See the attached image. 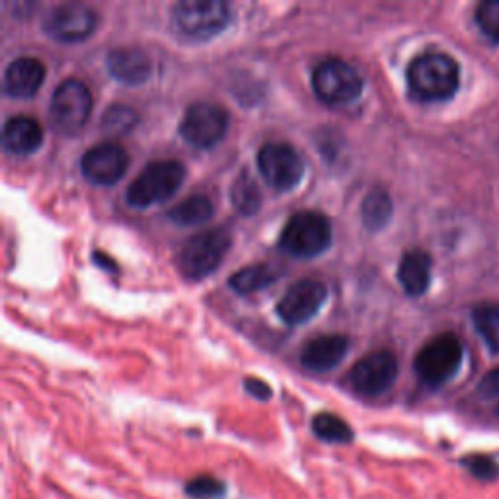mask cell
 Returning <instances> with one entry per match:
<instances>
[{
	"mask_svg": "<svg viewBox=\"0 0 499 499\" xmlns=\"http://www.w3.org/2000/svg\"><path fill=\"white\" fill-rule=\"evenodd\" d=\"M405 78L418 100L445 102L453 98L461 86V69L453 57L429 51L410 62Z\"/></svg>",
	"mask_w": 499,
	"mask_h": 499,
	"instance_id": "6da1fadb",
	"label": "cell"
},
{
	"mask_svg": "<svg viewBox=\"0 0 499 499\" xmlns=\"http://www.w3.org/2000/svg\"><path fill=\"white\" fill-rule=\"evenodd\" d=\"M185 180V168L178 160H159L151 162L137 178H135L127 192L125 201L135 209H147L156 203L168 201L178 192Z\"/></svg>",
	"mask_w": 499,
	"mask_h": 499,
	"instance_id": "7a4b0ae2",
	"label": "cell"
},
{
	"mask_svg": "<svg viewBox=\"0 0 499 499\" xmlns=\"http://www.w3.org/2000/svg\"><path fill=\"white\" fill-rule=\"evenodd\" d=\"M331 244V225L318 211H300L283 226L279 246L295 258H316Z\"/></svg>",
	"mask_w": 499,
	"mask_h": 499,
	"instance_id": "3957f363",
	"label": "cell"
},
{
	"mask_svg": "<svg viewBox=\"0 0 499 499\" xmlns=\"http://www.w3.org/2000/svg\"><path fill=\"white\" fill-rule=\"evenodd\" d=\"M233 238L225 228H213L192 236L178 254V267L185 279L200 281L211 275L223 262Z\"/></svg>",
	"mask_w": 499,
	"mask_h": 499,
	"instance_id": "277c9868",
	"label": "cell"
},
{
	"mask_svg": "<svg viewBox=\"0 0 499 499\" xmlns=\"http://www.w3.org/2000/svg\"><path fill=\"white\" fill-rule=\"evenodd\" d=\"M462 363V343L454 334H441L425 343L415 357V372L429 389L449 382Z\"/></svg>",
	"mask_w": 499,
	"mask_h": 499,
	"instance_id": "5b68a950",
	"label": "cell"
},
{
	"mask_svg": "<svg viewBox=\"0 0 499 499\" xmlns=\"http://www.w3.org/2000/svg\"><path fill=\"white\" fill-rule=\"evenodd\" d=\"M231 22V8L223 0H184L174 6V24L185 37L207 41Z\"/></svg>",
	"mask_w": 499,
	"mask_h": 499,
	"instance_id": "8992f818",
	"label": "cell"
},
{
	"mask_svg": "<svg viewBox=\"0 0 499 499\" xmlns=\"http://www.w3.org/2000/svg\"><path fill=\"white\" fill-rule=\"evenodd\" d=\"M92 94L85 82L67 78L55 88L49 103V118L53 127L62 135L78 133L90 118Z\"/></svg>",
	"mask_w": 499,
	"mask_h": 499,
	"instance_id": "52a82bcc",
	"label": "cell"
},
{
	"mask_svg": "<svg viewBox=\"0 0 499 499\" xmlns=\"http://www.w3.org/2000/svg\"><path fill=\"white\" fill-rule=\"evenodd\" d=\"M315 94L331 106H343L359 98L363 78L349 62L341 59H326L312 72Z\"/></svg>",
	"mask_w": 499,
	"mask_h": 499,
	"instance_id": "ba28073f",
	"label": "cell"
},
{
	"mask_svg": "<svg viewBox=\"0 0 499 499\" xmlns=\"http://www.w3.org/2000/svg\"><path fill=\"white\" fill-rule=\"evenodd\" d=\"M258 170L275 192H290L305 174L300 154L287 143H266L258 152Z\"/></svg>",
	"mask_w": 499,
	"mask_h": 499,
	"instance_id": "9c48e42d",
	"label": "cell"
},
{
	"mask_svg": "<svg viewBox=\"0 0 499 499\" xmlns=\"http://www.w3.org/2000/svg\"><path fill=\"white\" fill-rule=\"evenodd\" d=\"M228 113L211 102H197L185 110L180 121V135L195 149H211L225 137Z\"/></svg>",
	"mask_w": 499,
	"mask_h": 499,
	"instance_id": "30bf717a",
	"label": "cell"
},
{
	"mask_svg": "<svg viewBox=\"0 0 499 499\" xmlns=\"http://www.w3.org/2000/svg\"><path fill=\"white\" fill-rule=\"evenodd\" d=\"M398 377V361L394 353L380 349L369 353L353 365L349 372V384L359 397L377 398L392 389Z\"/></svg>",
	"mask_w": 499,
	"mask_h": 499,
	"instance_id": "8fae6325",
	"label": "cell"
},
{
	"mask_svg": "<svg viewBox=\"0 0 499 499\" xmlns=\"http://www.w3.org/2000/svg\"><path fill=\"white\" fill-rule=\"evenodd\" d=\"M98 26V14L88 4L65 3L51 8L45 20L44 29L62 44H78L94 34Z\"/></svg>",
	"mask_w": 499,
	"mask_h": 499,
	"instance_id": "7c38bea8",
	"label": "cell"
},
{
	"mask_svg": "<svg viewBox=\"0 0 499 499\" xmlns=\"http://www.w3.org/2000/svg\"><path fill=\"white\" fill-rule=\"evenodd\" d=\"M326 297L328 290L320 281L303 279L293 287H289L287 293L281 297L277 315L289 326L305 324V322L316 316V312L324 305Z\"/></svg>",
	"mask_w": 499,
	"mask_h": 499,
	"instance_id": "4fadbf2b",
	"label": "cell"
},
{
	"mask_svg": "<svg viewBox=\"0 0 499 499\" xmlns=\"http://www.w3.org/2000/svg\"><path fill=\"white\" fill-rule=\"evenodd\" d=\"M129 154L118 143H100L85 152L80 160L82 174L96 185L118 184L127 172Z\"/></svg>",
	"mask_w": 499,
	"mask_h": 499,
	"instance_id": "5bb4252c",
	"label": "cell"
},
{
	"mask_svg": "<svg viewBox=\"0 0 499 499\" xmlns=\"http://www.w3.org/2000/svg\"><path fill=\"white\" fill-rule=\"evenodd\" d=\"M45 65L36 57H18L4 70L3 90L10 98H31L44 85Z\"/></svg>",
	"mask_w": 499,
	"mask_h": 499,
	"instance_id": "9a60e30c",
	"label": "cell"
},
{
	"mask_svg": "<svg viewBox=\"0 0 499 499\" xmlns=\"http://www.w3.org/2000/svg\"><path fill=\"white\" fill-rule=\"evenodd\" d=\"M108 72L121 85L137 86L147 82L152 72L149 55L139 47H118L108 53Z\"/></svg>",
	"mask_w": 499,
	"mask_h": 499,
	"instance_id": "2e32d148",
	"label": "cell"
},
{
	"mask_svg": "<svg viewBox=\"0 0 499 499\" xmlns=\"http://www.w3.org/2000/svg\"><path fill=\"white\" fill-rule=\"evenodd\" d=\"M349 339L341 334H326L307 341L300 349V363L315 372H326L338 367L341 359L348 356Z\"/></svg>",
	"mask_w": 499,
	"mask_h": 499,
	"instance_id": "e0dca14e",
	"label": "cell"
},
{
	"mask_svg": "<svg viewBox=\"0 0 499 499\" xmlns=\"http://www.w3.org/2000/svg\"><path fill=\"white\" fill-rule=\"evenodd\" d=\"M3 144L8 152L18 156L34 154L44 144V129L34 118L14 116L4 123Z\"/></svg>",
	"mask_w": 499,
	"mask_h": 499,
	"instance_id": "ac0fdd59",
	"label": "cell"
},
{
	"mask_svg": "<svg viewBox=\"0 0 499 499\" xmlns=\"http://www.w3.org/2000/svg\"><path fill=\"white\" fill-rule=\"evenodd\" d=\"M398 281L410 297H421L431 285V256L423 250H410L398 264Z\"/></svg>",
	"mask_w": 499,
	"mask_h": 499,
	"instance_id": "d6986e66",
	"label": "cell"
},
{
	"mask_svg": "<svg viewBox=\"0 0 499 499\" xmlns=\"http://www.w3.org/2000/svg\"><path fill=\"white\" fill-rule=\"evenodd\" d=\"M279 274L272 266L267 264H254L246 266L228 279V285L234 289L238 295H252L266 287H272L277 281Z\"/></svg>",
	"mask_w": 499,
	"mask_h": 499,
	"instance_id": "ffe728a7",
	"label": "cell"
},
{
	"mask_svg": "<svg viewBox=\"0 0 499 499\" xmlns=\"http://www.w3.org/2000/svg\"><path fill=\"white\" fill-rule=\"evenodd\" d=\"M312 433L316 435V439L331 443V445H349L356 439V433H353L351 425L339 418V415L331 412H320L310 421Z\"/></svg>",
	"mask_w": 499,
	"mask_h": 499,
	"instance_id": "44dd1931",
	"label": "cell"
},
{
	"mask_svg": "<svg viewBox=\"0 0 499 499\" xmlns=\"http://www.w3.org/2000/svg\"><path fill=\"white\" fill-rule=\"evenodd\" d=\"M390 217H392L390 195L384 190H380V187H374V190L367 193L361 205L363 225H365V228H369L371 233H377L389 225Z\"/></svg>",
	"mask_w": 499,
	"mask_h": 499,
	"instance_id": "7402d4cb",
	"label": "cell"
},
{
	"mask_svg": "<svg viewBox=\"0 0 499 499\" xmlns=\"http://www.w3.org/2000/svg\"><path fill=\"white\" fill-rule=\"evenodd\" d=\"M170 221L180 226L203 225L213 217V203L205 195H190L168 211Z\"/></svg>",
	"mask_w": 499,
	"mask_h": 499,
	"instance_id": "603a6c76",
	"label": "cell"
},
{
	"mask_svg": "<svg viewBox=\"0 0 499 499\" xmlns=\"http://www.w3.org/2000/svg\"><path fill=\"white\" fill-rule=\"evenodd\" d=\"M231 201L234 209L244 217L256 215L259 207H262V192H259L258 184L246 172H242L234 180L231 187Z\"/></svg>",
	"mask_w": 499,
	"mask_h": 499,
	"instance_id": "cb8c5ba5",
	"label": "cell"
},
{
	"mask_svg": "<svg viewBox=\"0 0 499 499\" xmlns=\"http://www.w3.org/2000/svg\"><path fill=\"white\" fill-rule=\"evenodd\" d=\"M476 330L486 339L492 351L499 353V305L482 303L472 310Z\"/></svg>",
	"mask_w": 499,
	"mask_h": 499,
	"instance_id": "d4e9b609",
	"label": "cell"
},
{
	"mask_svg": "<svg viewBox=\"0 0 499 499\" xmlns=\"http://www.w3.org/2000/svg\"><path fill=\"white\" fill-rule=\"evenodd\" d=\"M184 494L192 499H223L228 494V484L213 474H197L184 484Z\"/></svg>",
	"mask_w": 499,
	"mask_h": 499,
	"instance_id": "484cf974",
	"label": "cell"
},
{
	"mask_svg": "<svg viewBox=\"0 0 499 499\" xmlns=\"http://www.w3.org/2000/svg\"><path fill=\"white\" fill-rule=\"evenodd\" d=\"M137 121L139 116L133 108L123 106V103H113L102 116V127L113 135H123L129 133L137 125Z\"/></svg>",
	"mask_w": 499,
	"mask_h": 499,
	"instance_id": "4316f807",
	"label": "cell"
},
{
	"mask_svg": "<svg viewBox=\"0 0 499 499\" xmlns=\"http://www.w3.org/2000/svg\"><path fill=\"white\" fill-rule=\"evenodd\" d=\"M476 24L495 44H499V0H486L476 8Z\"/></svg>",
	"mask_w": 499,
	"mask_h": 499,
	"instance_id": "83f0119b",
	"label": "cell"
},
{
	"mask_svg": "<svg viewBox=\"0 0 499 499\" xmlns=\"http://www.w3.org/2000/svg\"><path fill=\"white\" fill-rule=\"evenodd\" d=\"M462 464L466 466V470L480 482H494L499 478V464L497 461L492 459V456L470 454V456H464Z\"/></svg>",
	"mask_w": 499,
	"mask_h": 499,
	"instance_id": "f1b7e54d",
	"label": "cell"
},
{
	"mask_svg": "<svg viewBox=\"0 0 499 499\" xmlns=\"http://www.w3.org/2000/svg\"><path fill=\"white\" fill-rule=\"evenodd\" d=\"M478 394L486 400L499 398V367L492 369L486 374L480 382V387H478Z\"/></svg>",
	"mask_w": 499,
	"mask_h": 499,
	"instance_id": "f546056e",
	"label": "cell"
},
{
	"mask_svg": "<svg viewBox=\"0 0 499 499\" xmlns=\"http://www.w3.org/2000/svg\"><path fill=\"white\" fill-rule=\"evenodd\" d=\"M244 389L250 394V397H254L258 400H269L272 398V387L262 379H256V377H250L244 380Z\"/></svg>",
	"mask_w": 499,
	"mask_h": 499,
	"instance_id": "4dcf8cb0",
	"label": "cell"
},
{
	"mask_svg": "<svg viewBox=\"0 0 499 499\" xmlns=\"http://www.w3.org/2000/svg\"><path fill=\"white\" fill-rule=\"evenodd\" d=\"M94 262H96V264H102L100 267H103V269H111V272H116V264H113L111 259H110L108 256H103L102 252H96V254H94Z\"/></svg>",
	"mask_w": 499,
	"mask_h": 499,
	"instance_id": "1f68e13d",
	"label": "cell"
},
{
	"mask_svg": "<svg viewBox=\"0 0 499 499\" xmlns=\"http://www.w3.org/2000/svg\"><path fill=\"white\" fill-rule=\"evenodd\" d=\"M495 413H497V415H499V405H497V410H495Z\"/></svg>",
	"mask_w": 499,
	"mask_h": 499,
	"instance_id": "d6a6232c",
	"label": "cell"
}]
</instances>
